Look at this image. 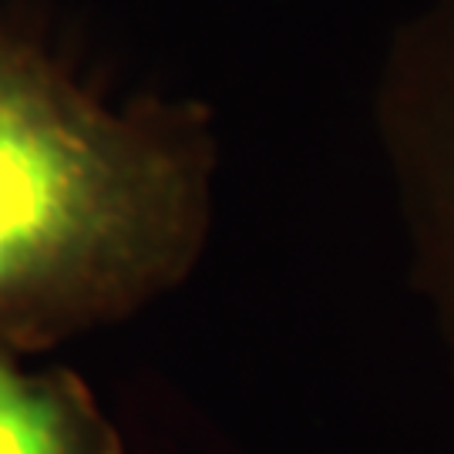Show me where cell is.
Returning a JSON list of instances; mask_svg holds the SVG:
<instances>
[{"instance_id": "6da1fadb", "label": "cell", "mask_w": 454, "mask_h": 454, "mask_svg": "<svg viewBox=\"0 0 454 454\" xmlns=\"http://www.w3.org/2000/svg\"><path fill=\"white\" fill-rule=\"evenodd\" d=\"M209 114L114 108L0 20V347L129 317L192 273L212 223Z\"/></svg>"}, {"instance_id": "7a4b0ae2", "label": "cell", "mask_w": 454, "mask_h": 454, "mask_svg": "<svg viewBox=\"0 0 454 454\" xmlns=\"http://www.w3.org/2000/svg\"><path fill=\"white\" fill-rule=\"evenodd\" d=\"M377 121L411 236L414 279L454 364V0H424L397 31Z\"/></svg>"}, {"instance_id": "3957f363", "label": "cell", "mask_w": 454, "mask_h": 454, "mask_svg": "<svg viewBox=\"0 0 454 454\" xmlns=\"http://www.w3.org/2000/svg\"><path fill=\"white\" fill-rule=\"evenodd\" d=\"M0 454H118V444L71 373L24 371L0 354Z\"/></svg>"}]
</instances>
